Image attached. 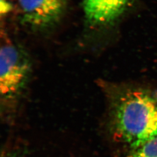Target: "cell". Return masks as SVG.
<instances>
[{
  "label": "cell",
  "instance_id": "6da1fadb",
  "mask_svg": "<svg viewBox=\"0 0 157 157\" xmlns=\"http://www.w3.org/2000/svg\"><path fill=\"white\" fill-rule=\"evenodd\" d=\"M115 111L118 135L133 148L157 137V101L148 93L126 92L119 98Z\"/></svg>",
  "mask_w": 157,
  "mask_h": 157
},
{
  "label": "cell",
  "instance_id": "7a4b0ae2",
  "mask_svg": "<svg viewBox=\"0 0 157 157\" xmlns=\"http://www.w3.org/2000/svg\"><path fill=\"white\" fill-rule=\"evenodd\" d=\"M0 89L1 94L10 97L21 90L30 71L26 56L17 46L6 43L0 51Z\"/></svg>",
  "mask_w": 157,
  "mask_h": 157
},
{
  "label": "cell",
  "instance_id": "3957f363",
  "mask_svg": "<svg viewBox=\"0 0 157 157\" xmlns=\"http://www.w3.org/2000/svg\"><path fill=\"white\" fill-rule=\"evenodd\" d=\"M24 22L34 28L51 26L59 19L67 0H18Z\"/></svg>",
  "mask_w": 157,
  "mask_h": 157
},
{
  "label": "cell",
  "instance_id": "277c9868",
  "mask_svg": "<svg viewBox=\"0 0 157 157\" xmlns=\"http://www.w3.org/2000/svg\"><path fill=\"white\" fill-rule=\"evenodd\" d=\"M129 0H84L85 15L93 25L112 22L123 12Z\"/></svg>",
  "mask_w": 157,
  "mask_h": 157
},
{
  "label": "cell",
  "instance_id": "5b68a950",
  "mask_svg": "<svg viewBox=\"0 0 157 157\" xmlns=\"http://www.w3.org/2000/svg\"><path fill=\"white\" fill-rule=\"evenodd\" d=\"M129 157H157V137L133 148Z\"/></svg>",
  "mask_w": 157,
  "mask_h": 157
}]
</instances>
